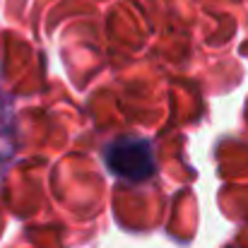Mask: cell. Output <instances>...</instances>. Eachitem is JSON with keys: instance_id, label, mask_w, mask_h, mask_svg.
I'll list each match as a JSON object with an SVG mask.
<instances>
[{"instance_id": "1", "label": "cell", "mask_w": 248, "mask_h": 248, "mask_svg": "<svg viewBox=\"0 0 248 248\" xmlns=\"http://www.w3.org/2000/svg\"><path fill=\"white\" fill-rule=\"evenodd\" d=\"M104 164L106 169L128 183H142L155 176V147L150 140L140 135H121L104 147Z\"/></svg>"}, {"instance_id": "2", "label": "cell", "mask_w": 248, "mask_h": 248, "mask_svg": "<svg viewBox=\"0 0 248 248\" xmlns=\"http://www.w3.org/2000/svg\"><path fill=\"white\" fill-rule=\"evenodd\" d=\"M19 130H17V108L12 96L0 87V176L17 157Z\"/></svg>"}]
</instances>
